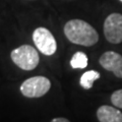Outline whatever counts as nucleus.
Masks as SVG:
<instances>
[{"mask_svg":"<svg viewBox=\"0 0 122 122\" xmlns=\"http://www.w3.org/2000/svg\"><path fill=\"white\" fill-rule=\"evenodd\" d=\"M64 34L69 42L85 47L94 46L99 41L97 30L82 20H68L64 25Z\"/></svg>","mask_w":122,"mask_h":122,"instance_id":"1","label":"nucleus"},{"mask_svg":"<svg viewBox=\"0 0 122 122\" xmlns=\"http://www.w3.org/2000/svg\"><path fill=\"white\" fill-rule=\"evenodd\" d=\"M11 60L16 66L24 70H33L40 62L39 53L30 45H21L11 51Z\"/></svg>","mask_w":122,"mask_h":122,"instance_id":"2","label":"nucleus"},{"mask_svg":"<svg viewBox=\"0 0 122 122\" xmlns=\"http://www.w3.org/2000/svg\"><path fill=\"white\" fill-rule=\"evenodd\" d=\"M51 81L45 76H34L25 81L20 86V92L26 98H40L49 92Z\"/></svg>","mask_w":122,"mask_h":122,"instance_id":"3","label":"nucleus"},{"mask_svg":"<svg viewBox=\"0 0 122 122\" xmlns=\"http://www.w3.org/2000/svg\"><path fill=\"white\" fill-rule=\"evenodd\" d=\"M33 41L37 49L46 56L53 55L57 50V43L54 36L48 29L40 26L33 33Z\"/></svg>","mask_w":122,"mask_h":122,"instance_id":"4","label":"nucleus"},{"mask_svg":"<svg viewBox=\"0 0 122 122\" xmlns=\"http://www.w3.org/2000/svg\"><path fill=\"white\" fill-rule=\"evenodd\" d=\"M103 30L108 42L112 44L122 43V14H109L104 21Z\"/></svg>","mask_w":122,"mask_h":122,"instance_id":"5","label":"nucleus"},{"mask_svg":"<svg viewBox=\"0 0 122 122\" xmlns=\"http://www.w3.org/2000/svg\"><path fill=\"white\" fill-rule=\"evenodd\" d=\"M99 63L103 68L116 76L122 78V55L114 51H107L103 53L99 59Z\"/></svg>","mask_w":122,"mask_h":122,"instance_id":"6","label":"nucleus"},{"mask_svg":"<svg viewBox=\"0 0 122 122\" xmlns=\"http://www.w3.org/2000/svg\"><path fill=\"white\" fill-rule=\"evenodd\" d=\"M97 118L100 122H122V113L113 106L103 105L97 110Z\"/></svg>","mask_w":122,"mask_h":122,"instance_id":"7","label":"nucleus"},{"mask_svg":"<svg viewBox=\"0 0 122 122\" xmlns=\"http://www.w3.org/2000/svg\"><path fill=\"white\" fill-rule=\"evenodd\" d=\"M100 72L96 70H89L86 71L85 73L81 75V79H79V85L85 90H91L94 86V82L97 79L100 78Z\"/></svg>","mask_w":122,"mask_h":122,"instance_id":"8","label":"nucleus"},{"mask_svg":"<svg viewBox=\"0 0 122 122\" xmlns=\"http://www.w3.org/2000/svg\"><path fill=\"white\" fill-rule=\"evenodd\" d=\"M70 65L72 68L83 69L87 66V56L83 52H76L70 59Z\"/></svg>","mask_w":122,"mask_h":122,"instance_id":"9","label":"nucleus"},{"mask_svg":"<svg viewBox=\"0 0 122 122\" xmlns=\"http://www.w3.org/2000/svg\"><path fill=\"white\" fill-rule=\"evenodd\" d=\"M111 102L113 106L122 109V89L113 92L111 95Z\"/></svg>","mask_w":122,"mask_h":122,"instance_id":"10","label":"nucleus"},{"mask_svg":"<svg viewBox=\"0 0 122 122\" xmlns=\"http://www.w3.org/2000/svg\"><path fill=\"white\" fill-rule=\"evenodd\" d=\"M51 122H70V121L68 119H66V118H63V117H57V118L52 119Z\"/></svg>","mask_w":122,"mask_h":122,"instance_id":"11","label":"nucleus"},{"mask_svg":"<svg viewBox=\"0 0 122 122\" xmlns=\"http://www.w3.org/2000/svg\"><path fill=\"white\" fill-rule=\"evenodd\" d=\"M120 1H121V2H122V0H120Z\"/></svg>","mask_w":122,"mask_h":122,"instance_id":"12","label":"nucleus"}]
</instances>
